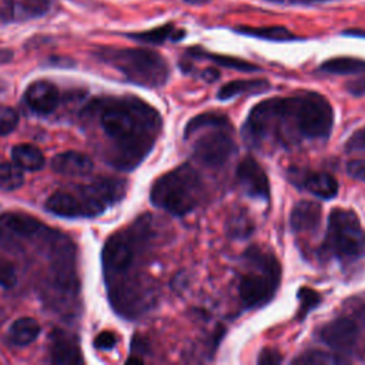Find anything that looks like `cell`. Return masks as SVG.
<instances>
[{
	"label": "cell",
	"mask_w": 365,
	"mask_h": 365,
	"mask_svg": "<svg viewBox=\"0 0 365 365\" xmlns=\"http://www.w3.org/2000/svg\"><path fill=\"white\" fill-rule=\"evenodd\" d=\"M207 58H210L211 61H214L218 66L227 67V68H232V70H240V71H257L259 70V67H257L255 64L237 58V57H231V56H220V54H204Z\"/></svg>",
	"instance_id": "obj_29"
},
{
	"label": "cell",
	"mask_w": 365,
	"mask_h": 365,
	"mask_svg": "<svg viewBox=\"0 0 365 365\" xmlns=\"http://www.w3.org/2000/svg\"><path fill=\"white\" fill-rule=\"evenodd\" d=\"M110 301L114 309L128 318L143 314L153 302L151 289L137 277L121 274L107 278Z\"/></svg>",
	"instance_id": "obj_7"
},
{
	"label": "cell",
	"mask_w": 365,
	"mask_h": 365,
	"mask_svg": "<svg viewBox=\"0 0 365 365\" xmlns=\"http://www.w3.org/2000/svg\"><path fill=\"white\" fill-rule=\"evenodd\" d=\"M198 131H201V135L197 137L192 145V153L194 157L204 165L220 167L225 164L235 153V143L231 135V124L211 125Z\"/></svg>",
	"instance_id": "obj_8"
},
{
	"label": "cell",
	"mask_w": 365,
	"mask_h": 365,
	"mask_svg": "<svg viewBox=\"0 0 365 365\" xmlns=\"http://www.w3.org/2000/svg\"><path fill=\"white\" fill-rule=\"evenodd\" d=\"M173 26L167 24L150 31H144V33H135V34H130V37L138 40V41H144V43H154V44H160L163 41H165L167 38H173L174 41L181 38L184 36V31H178V33H173Z\"/></svg>",
	"instance_id": "obj_27"
},
{
	"label": "cell",
	"mask_w": 365,
	"mask_h": 365,
	"mask_svg": "<svg viewBox=\"0 0 365 365\" xmlns=\"http://www.w3.org/2000/svg\"><path fill=\"white\" fill-rule=\"evenodd\" d=\"M51 168L64 175L71 177H81L87 175L93 170V161L88 155L78 153V151H66L57 154L51 160Z\"/></svg>",
	"instance_id": "obj_15"
},
{
	"label": "cell",
	"mask_w": 365,
	"mask_h": 365,
	"mask_svg": "<svg viewBox=\"0 0 365 365\" xmlns=\"http://www.w3.org/2000/svg\"><path fill=\"white\" fill-rule=\"evenodd\" d=\"M245 258L250 269L240 279V298L247 308H261L272 299L278 289L281 267L272 254L255 247L247 250Z\"/></svg>",
	"instance_id": "obj_5"
},
{
	"label": "cell",
	"mask_w": 365,
	"mask_h": 365,
	"mask_svg": "<svg viewBox=\"0 0 365 365\" xmlns=\"http://www.w3.org/2000/svg\"><path fill=\"white\" fill-rule=\"evenodd\" d=\"M46 210L60 217H86L80 197H76L64 191L51 194L46 201Z\"/></svg>",
	"instance_id": "obj_18"
},
{
	"label": "cell",
	"mask_w": 365,
	"mask_h": 365,
	"mask_svg": "<svg viewBox=\"0 0 365 365\" xmlns=\"http://www.w3.org/2000/svg\"><path fill=\"white\" fill-rule=\"evenodd\" d=\"M322 251L342 262L365 257V228L354 211L344 208L331 211Z\"/></svg>",
	"instance_id": "obj_6"
},
{
	"label": "cell",
	"mask_w": 365,
	"mask_h": 365,
	"mask_svg": "<svg viewBox=\"0 0 365 365\" xmlns=\"http://www.w3.org/2000/svg\"><path fill=\"white\" fill-rule=\"evenodd\" d=\"M202 77L208 81H214L215 78H218V71L214 70V68H207L204 73H202Z\"/></svg>",
	"instance_id": "obj_39"
},
{
	"label": "cell",
	"mask_w": 365,
	"mask_h": 365,
	"mask_svg": "<svg viewBox=\"0 0 365 365\" xmlns=\"http://www.w3.org/2000/svg\"><path fill=\"white\" fill-rule=\"evenodd\" d=\"M222 124H230L228 118L224 114H220V113H202V114H198V115L192 117L187 123V125L184 128V137L188 138V137L194 135L201 128L211 127V125H222Z\"/></svg>",
	"instance_id": "obj_25"
},
{
	"label": "cell",
	"mask_w": 365,
	"mask_h": 365,
	"mask_svg": "<svg viewBox=\"0 0 365 365\" xmlns=\"http://www.w3.org/2000/svg\"><path fill=\"white\" fill-rule=\"evenodd\" d=\"M346 151H365V127L356 130L345 144Z\"/></svg>",
	"instance_id": "obj_33"
},
{
	"label": "cell",
	"mask_w": 365,
	"mask_h": 365,
	"mask_svg": "<svg viewBox=\"0 0 365 365\" xmlns=\"http://www.w3.org/2000/svg\"><path fill=\"white\" fill-rule=\"evenodd\" d=\"M202 185L198 173L188 164L161 175L151 188V202L171 215L182 217L200 202Z\"/></svg>",
	"instance_id": "obj_3"
},
{
	"label": "cell",
	"mask_w": 365,
	"mask_h": 365,
	"mask_svg": "<svg viewBox=\"0 0 365 365\" xmlns=\"http://www.w3.org/2000/svg\"><path fill=\"white\" fill-rule=\"evenodd\" d=\"M117 339L114 336L113 332H108V331H104L101 334H98L94 339V345L98 348V349H113L114 345H115Z\"/></svg>",
	"instance_id": "obj_36"
},
{
	"label": "cell",
	"mask_w": 365,
	"mask_h": 365,
	"mask_svg": "<svg viewBox=\"0 0 365 365\" xmlns=\"http://www.w3.org/2000/svg\"><path fill=\"white\" fill-rule=\"evenodd\" d=\"M321 70L331 74H361L365 73V60L355 57H335L322 63Z\"/></svg>",
	"instance_id": "obj_23"
},
{
	"label": "cell",
	"mask_w": 365,
	"mask_h": 365,
	"mask_svg": "<svg viewBox=\"0 0 365 365\" xmlns=\"http://www.w3.org/2000/svg\"><path fill=\"white\" fill-rule=\"evenodd\" d=\"M50 355L51 362L58 365H73L80 364L83 361L77 339L73 335L63 331H56L53 334L50 344Z\"/></svg>",
	"instance_id": "obj_14"
},
{
	"label": "cell",
	"mask_w": 365,
	"mask_h": 365,
	"mask_svg": "<svg viewBox=\"0 0 365 365\" xmlns=\"http://www.w3.org/2000/svg\"><path fill=\"white\" fill-rule=\"evenodd\" d=\"M235 30L242 33V34H247V36H252V37H258V38H264V40H271V41H288V40L295 38V36L291 31H288L285 27H281V26L238 27Z\"/></svg>",
	"instance_id": "obj_24"
},
{
	"label": "cell",
	"mask_w": 365,
	"mask_h": 365,
	"mask_svg": "<svg viewBox=\"0 0 365 365\" xmlns=\"http://www.w3.org/2000/svg\"><path fill=\"white\" fill-rule=\"evenodd\" d=\"M98 57L120 71L127 81L141 87H160L170 74L167 61L147 48H103Z\"/></svg>",
	"instance_id": "obj_4"
},
{
	"label": "cell",
	"mask_w": 365,
	"mask_h": 365,
	"mask_svg": "<svg viewBox=\"0 0 365 365\" xmlns=\"http://www.w3.org/2000/svg\"><path fill=\"white\" fill-rule=\"evenodd\" d=\"M24 182L23 168L16 163H1L0 164V188L4 191H13L21 187Z\"/></svg>",
	"instance_id": "obj_26"
},
{
	"label": "cell",
	"mask_w": 365,
	"mask_h": 365,
	"mask_svg": "<svg viewBox=\"0 0 365 365\" xmlns=\"http://www.w3.org/2000/svg\"><path fill=\"white\" fill-rule=\"evenodd\" d=\"M319 338L329 348L346 352L356 344L358 327L349 318H336L321 328Z\"/></svg>",
	"instance_id": "obj_12"
},
{
	"label": "cell",
	"mask_w": 365,
	"mask_h": 365,
	"mask_svg": "<svg viewBox=\"0 0 365 365\" xmlns=\"http://www.w3.org/2000/svg\"><path fill=\"white\" fill-rule=\"evenodd\" d=\"M78 194L86 217H94L125 195V182L117 178H97L94 182L80 187Z\"/></svg>",
	"instance_id": "obj_9"
},
{
	"label": "cell",
	"mask_w": 365,
	"mask_h": 365,
	"mask_svg": "<svg viewBox=\"0 0 365 365\" xmlns=\"http://www.w3.org/2000/svg\"><path fill=\"white\" fill-rule=\"evenodd\" d=\"M17 282V274L14 265L9 261L0 259V285L3 288H11Z\"/></svg>",
	"instance_id": "obj_32"
},
{
	"label": "cell",
	"mask_w": 365,
	"mask_h": 365,
	"mask_svg": "<svg viewBox=\"0 0 365 365\" xmlns=\"http://www.w3.org/2000/svg\"><path fill=\"white\" fill-rule=\"evenodd\" d=\"M289 180L298 188L322 200H331L338 194V181L325 171L291 168Z\"/></svg>",
	"instance_id": "obj_10"
},
{
	"label": "cell",
	"mask_w": 365,
	"mask_h": 365,
	"mask_svg": "<svg viewBox=\"0 0 365 365\" xmlns=\"http://www.w3.org/2000/svg\"><path fill=\"white\" fill-rule=\"evenodd\" d=\"M234 237H247L252 231V225L244 217L232 218V225L230 227Z\"/></svg>",
	"instance_id": "obj_34"
},
{
	"label": "cell",
	"mask_w": 365,
	"mask_h": 365,
	"mask_svg": "<svg viewBox=\"0 0 365 365\" xmlns=\"http://www.w3.org/2000/svg\"><path fill=\"white\" fill-rule=\"evenodd\" d=\"M321 205L314 201H299L291 211L289 224L295 232H309L321 222Z\"/></svg>",
	"instance_id": "obj_16"
},
{
	"label": "cell",
	"mask_w": 365,
	"mask_h": 365,
	"mask_svg": "<svg viewBox=\"0 0 365 365\" xmlns=\"http://www.w3.org/2000/svg\"><path fill=\"white\" fill-rule=\"evenodd\" d=\"M19 124V115L11 107L0 106V135L11 133Z\"/></svg>",
	"instance_id": "obj_31"
},
{
	"label": "cell",
	"mask_w": 365,
	"mask_h": 365,
	"mask_svg": "<svg viewBox=\"0 0 365 365\" xmlns=\"http://www.w3.org/2000/svg\"><path fill=\"white\" fill-rule=\"evenodd\" d=\"M13 161L23 170L37 171L44 165V155L33 144H17L11 150Z\"/></svg>",
	"instance_id": "obj_21"
},
{
	"label": "cell",
	"mask_w": 365,
	"mask_h": 365,
	"mask_svg": "<svg viewBox=\"0 0 365 365\" xmlns=\"http://www.w3.org/2000/svg\"><path fill=\"white\" fill-rule=\"evenodd\" d=\"M127 362H128V364H131V362H135V364H143V359H141V358H135V356H130V358L127 359Z\"/></svg>",
	"instance_id": "obj_40"
},
{
	"label": "cell",
	"mask_w": 365,
	"mask_h": 365,
	"mask_svg": "<svg viewBox=\"0 0 365 365\" xmlns=\"http://www.w3.org/2000/svg\"><path fill=\"white\" fill-rule=\"evenodd\" d=\"M346 90L352 94V96H364L365 94V76L352 80L346 84Z\"/></svg>",
	"instance_id": "obj_38"
},
{
	"label": "cell",
	"mask_w": 365,
	"mask_h": 365,
	"mask_svg": "<svg viewBox=\"0 0 365 365\" xmlns=\"http://www.w3.org/2000/svg\"><path fill=\"white\" fill-rule=\"evenodd\" d=\"M0 228L20 237H37L47 230L38 220L21 212H6L0 215Z\"/></svg>",
	"instance_id": "obj_17"
},
{
	"label": "cell",
	"mask_w": 365,
	"mask_h": 365,
	"mask_svg": "<svg viewBox=\"0 0 365 365\" xmlns=\"http://www.w3.org/2000/svg\"><path fill=\"white\" fill-rule=\"evenodd\" d=\"M346 173L349 177L365 181V160H352L346 164Z\"/></svg>",
	"instance_id": "obj_35"
},
{
	"label": "cell",
	"mask_w": 365,
	"mask_h": 365,
	"mask_svg": "<svg viewBox=\"0 0 365 365\" xmlns=\"http://www.w3.org/2000/svg\"><path fill=\"white\" fill-rule=\"evenodd\" d=\"M24 100L34 113L48 114L58 104V90L53 83L38 80L27 87Z\"/></svg>",
	"instance_id": "obj_13"
},
{
	"label": "cell",
	"mask_w": 365,
	"mask_h": 365,
	"mask_svg": "<svg viewBox=\"0 0 365 365\" xmlns=\"http://www.w3.org/2000/svg\"><path fill=\"white\" fill-rule=\"evenodd\" d=\"M335 362H344V359L331 356L329 354L321 352V351H307L294 359V364H335Z\"/></svg>",
	"instance_id": "obj_30"
},
{
	"label": "cell",
	"mask_w": 365,
	"mask_h": 365,
	"mask_svg": "<svg viewBox=\"0 0 365 365\" xmlns=\"http://www.w3.org/2000/svg\"><path fill=\"white\" fill-rule=\"evenodd\" d=\"M10 14L17 19H30L44 14L50 6V0H6Z\"/></svg>",
	"instance_id": "obj_22"
},
{
	"label": "cell",
	"mask_w": 365,
	"mask_h": 365,
	"mask_svg": "<svg viewBox=\"0 0 365 365\" xmlns=\"http://www.w3.org/2000/svg\"><path fill=\"white\" fill-rule=\"evenodd\" d=\"M269 88V83L267 80H234L224 84L217 97L220 100H231L241 94H257L264 93Z\"/></svg>",
	"instance_id": "obj_19"
},
{
	"label": "cell",
	"mask_w": 365,
	"mask_h": 365,
	"mask_svg": "<svg viewBox=\"0 0 365 365\" xmlns=\"http://www.w3.org/2000/svg\"><path fill=\"white\" fill-rule=\"evenodd\" d=\"M38 334H40V325L34 318H30V317H23L16 319L9 329V338L17 346H26L34 342Z\"/></svg>",
	"instance_id": "obj_20"
},
{
	"label": "cell",
	"mask_w": 365,
	"mask_h": 365,
	"mask_svg": "<svg viewBox=\"0 0 365 365\" xmlns=\"http://www.w3.org/2000/svg\"><path fill=\"white\" fill-rule=\"evenodd\" d=\"M237 181L242 191L255 200L269 198V181L264 168L252 157H245L237 167Z\"/></svg>",
	"instance_id": "obj_11"
},
{
	"label": "cell",
	"mask_w": 365,
	"mask_h": 365,
	"mask_svg": "<svg viewBox=\"0 0 365 365\" xmlns=\"http://www.w3.org/2000/svg\"><path fill=\"white\" fill-rule=\"evenodd\" d=\"M298 299H299V309H298V318H305L312 309H315L321 302V295L314 291L312 288L302 287L298 291Z\"/></svg>",
	"instance_id": "obj_28"
},
{
	"label": "cell",
	"mask_w": 365,
	"mask_h": 365,
	"mask_svg": "<svg viewBox=\"0 0 365 365\" xmlns=\"http://www.w3.org/2000/svg\"><path fill=\"white\" fill-rule=\"evenodd\" d=\"M282 361V356L275 349H264L258 356V364L264 365H275Z\"/></svg>",
	"instance_id": "obj_37"
},
{
	"label": "cell",
	"mask_w": 365,
	"mask_h": 365,
	"mask_svg": "<svg viewBox=\"0 0 365 365\" xmlns=\"http://www.w3.org/2000/svg\"><path fill=\"white\" fill-rule=\"evenodd\" d=\"M334 124V110L318 93L272 97L251 108L242 125L248 144L292 145L304 140H324Z\"/></svg>",
	"instance_id": "obj_1"
},
{
	"label": "cell",
	"mask_w": 365,
	"mask_h": 365,
	"mask_svg": "<svg viewBox=\"0 0 365 365\" xmlns=\"http://www.w3.org/2000/svg\"><path fill=\"white\" fill-rule=\"evenodd\" d=\"M100 125L113 143L108 155L111 165L133 170L151 151L163 121L150 104L134 97H121L103 101Z\"/></svg>",
	"instance_id": "obj_2"
}]
</instances>
